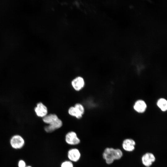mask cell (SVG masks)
Returning <instances> with one entry per match:
<instances>
[{
  "mask_svg": "<svg viewBox=\"0 0 167 167\" xmlns=\"http://www.w3.org/2000/svg\"><path fill=\"white\" fill-rule=\"evenodd\" d=\"M74 107L77 108L82 115L84 114V108L81 104L79 103L76 104L75 105Z\"/></svg>",
  "mask_w": 167,
  "mask_h": 167,
  "instance_id": "15",
  "label": "cell"
},
{
  "mask_svg": "<svg viewBox=\"0 0 167 167\" xmlns=\"http://www.w3.org/2000/svg\"><path fill=\"white\" fill-rule=\"evenodd\" d=\"M73 88L76 91H79L82 89L84 85V81L81 77H77L74 79L71 82Z\"/></svg>",
  "mask_w": 167,
  "mask_h": 167,
  "instance_id": "8",
  "label": "cell"
},
{
  "mask_svg": "<svg viewBox=\"0 0 167 167\" xmlns=\"http://www.w3.org/2000/svg\"><path fill=\"white\" fill-rule=\"evenodd\" d=\"M61 167H74L72 162L69 160L66 161L62 162Z\"/></svg>",
  "mask_w": 167,
  "mask_h": 167,
  "instance_id": "14",
  "label": "cell"
},
{
  "mask_svg": "<svg viewBox=\"0 0 167 167\" xmlns=\"http://www.w3.org/2000/svg\"><path fill=\"white\" fill-rule=\"evenodd\" d=\"M135 141L131 139H126L122 143V147L126 151L129 152L132 151L135 149Z\"/></svg>",
  "mask_w": 167,
  "mask_h": 167,
  "instance_id": "9",
  "label": "cell"
},
{
  "mask_svg": "<svg viewBox=\"0 0 167 167\" xmlns=\"http://www.w3.org/2000/svg\"><path fill=\"white\" fill-rule=\"evenodd\" d=\"M158 107L163 111L166 110L167 109V101L164 98H161L158 100L157 102Z\"/></svg>",
  "mask_w": 167,
  "mask_h": 167,
  "instance_id": "13",
  "label": "cell"
},
{
  "mask_svg": "<svg viewBox=\"0 0 167 167\" xmlns=\"http://www.w3.org/2000/svg\"><path fill=\"white\" fill-rule=\"evenodd\" d=\"M58 118L57 116L54 114H50L46 115L43 118V121L45 123L49 124Z\"/></svg>",
  "mask_w": 167,
  "mask_h": 167,
  "instance_id": "11",
  "label": "cell"
},
{
  "mask_svg": "<svg viewBox=\"0 0 167 167\" xmlns=\"http://www.w3.org/2000/svg\"><path fill=\"white\" fill-rule=\"evenodd\" d=\"M134 108L137 112L143 113L144 112L146 108V105L144 101L141 100L137 101L135 103Z\"/></svg>",
  "mask_w": 167,
  "mask_h": 167,
  "instance_id": "10",
  "label": "cell"
},
{
  "mask_svg": "<svg viewBox=\"0 0 167 167\" xmlns=\"http://www.w3.org/2000/svg\"><path fill=\"white\" fill-rule=\"evenodd\" d=\"M62 125V121L59 118L53 122L45 126V131L47 133H51L56 129L60 128Z\"/></svg>",
  "mask_w": 167,
  "mask_h": 167,
  "instance_id": "5",
  "label": "cell"
},
{
  "mask_svg": "<svg viewBox=\"0 0 167 167\" xmlns=\"http://www.w3.org/2000/svg\"><path fill=\"white\" fill-rule=\"evenodd\" d=\"M11 147L15 149H19L24 145L25 141L24 138L20 135H15L12 136L10 140Z\"/></svg>",
  "mask_w": 167,
  "mask_h": 167,
  "instance_id": "2",
  "label": "cell"
},
{
  "mask_svg": "<svg viewBox=\"0 0 167 167\" xmlns=\"http://www.w3.org/2000/svg\"><path fill=\"white\" fill-rule=\"evenodd\" d=\"M67 157L69 161L73 162H76L80 159L81 153L77 148H72L68 152Z\"/></svg>",
  "mask_w": 167,
  "mask_h": 167,
  "instance_id": "4",
  "label": "cell"
},
{
  "mask_svg": "<svg viewBox=\"0 0 167 167\" xmlns=\"http://www.w3.org/2000/svg\"><path fill=\"white\" fill-rule=\"evenodd\" d=\"M18 167H26V163L24 160H20L18 161Z\"/></svg>",
  "mask_w": 167,
  "mask_h": 167,
  "instance_id": "16",
  "label": "cell"
},
{
  "mask_svg": "<svg viewBox=\"0 0 167 167\" xmlns=\"http://www.w3.org/2000/svg\"><path fill=\"white\" fill-rule=\"evenodd\" d=\"M122 156V151L119 149L107 148L104 150L103 157L108 164L113 163L114 160L120 159Z\"/></svg>",
  "mask_w": 167,
  "mask_h": 167,
  "instance_id": "1",
  "label": "cell"
},
{
  "mask_svg": "<svg viewBox=\"0 0 167 167\" xmlns=\"http://www.w3.org/2000/svg\"><path fill=\"white\" fill-rule=\"evenodd\" d=\"M26 167H32L30 165H28V166H26Z\"/></svg>",
  "mask_w": 167,
  "mask_h": 167,
  "instance_id": "17",
  "label": "cell"
},
{
  "mask_svg": "<svg viewBox=\"0 0 167 167\" xmlns=\"http://www.w3.org/2000/svg\"><path fill=\"white\" fill-rule=\"evenodd\" d=\"M68 113L71 115L75 117L78 119L80 118L82 116V114L74 106L70 108L68 110Z\"/></svg>",
  "mask_w": 167,
  "mask_h": 167,
  "instance_id": "12",
  "label": "cell"
},
{
  "mask_svg": "<svg viewBox=\"0 0 167 167\" xmlns=\"http://www.w3.org/2000/svg\"><path fill=\"white\" fill-rule=\"evenodd\" d=\"M155 157L153 154L151 153H147L142 157V161L143 164L147 167L150 166L155 161Z\"/></svg>",
  "mask_w": 167,
  "mask_h": 167,
  "instance_id": "6",
  "label": "cell"
},
{
  "mask_svg": "<svg viewBox=\"0 0 167 167\" xmlns=\"http://www.w3.org/2000/svg\"><path fill=\"white\" fill-rule=\"evenodd\" d=\"M65 140L68 144L74 145L79 144L80 142L76 133L73 131L68 132L65 135Z\"/></svg>",
  "mask_w": 167,
  "mask_h": 167,
  "instance_id": "3",
  "label": "cell"
},
{
  "mask_svg": "<svg viewBox=\"0 0 167 167\" xmlns=\"http://www.w3.org/2000/svg\"><path fill=\"white\" fill-rule=\"evenodd\" d=\"M34 110L36 115L40 117L43 118L47 115L48 113L46 107L41 102L37 104Z\"/></svg>",
  "mask_w": 167,
  "mask_h": 167,
  "instance_id": "7",
  "label": "cell"
}]
</instances>
